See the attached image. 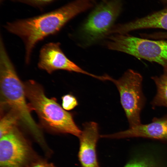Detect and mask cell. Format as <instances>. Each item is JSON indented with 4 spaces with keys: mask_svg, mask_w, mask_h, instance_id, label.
<instances>
[{
    "mask_svg": "<svg viewBox=\"0 0 167 167\" xmlns=\"http://www.w3.org/2000/svg\"><path fill=\"white\" fill-rule=\"evenodd\" d=\"M91 0L93 2V1H95V0ZM102 0V1H104V0Z\"/></svg>",
    "mask_w": 167,
    "mask_h": 167,
    "instance_id": "obj_20",
    "label": "cell"
},
{
    "mask_svg": "<svg viewBox=\"0 0 167 167\" xmlns=\"http://www.w3.org/2000/svg\"><path fill=\"white\" fill-rule=\"evenodd\" d=\"M121 0H105L90 13L80 29L82 39L89 45L109 33L121 11Z\"/></svg>",
    "mask_w": 167,
    "mask_h": 167,
    "instance_id": "obj_6",
    "label": "cell"
},
{
    "mask_svg": "<svg viewBox=\"0 0 167 167\" xmlns=\"http://www.w3.org/2000/svg\"><path fill=\"white\" fill-rule=\"evenodd\" d=\"M161 2L165 3H167V0H160Z\"/></svg>",
    "mask_w": 167,
    "mask_h": 167,
    "instance_id": "obj_19",
    "label": "cell"
},
{
    "mask_svg": "<svg viewBox=\"0 0 167 167\" xmlns=\"http://www.w3.org/2000/svg\"><path fill=\"white\" fill-rule=\"evenodd\" d=\"M27 167H56L52 163L49 162L46 160L40 157L36 159Z\"/></svg>",
    "mask_w": 167,
    "mask_h": 167,
    "instance_id": "obj_15",
    "label": "cell"
},
{
    "mask_svg": "<svg viewBox=\"0 0 167 167\" xmlns=\"http://www.w3.org/2000/svg\"><path fill=\"white\" fill-rule=\"evenodd\" d=\"M124 167H153L152 165L146 160H138L130 162Z\"/></svg>",
    "mask_w": 167,
    "mask_h": 167,
    "instance_id": "obj_16",
    "label": "cell"
},
{
    "mask_svg": "<svg viewBox=\"0 0 167 167\" xmlns=\"http://www.w3.org/2000/svg\"><path fill=\"white\" fill-rule=\"evenodd\" d=\"M92 2L91 0H75L46 13L8 23L5 27L24 41L25 61L28 63L32 51L39 41L58 32L71 19L91 7Z\"/></svg>",
    "mask_w": 167,
    "mask_h": 167,
    "instance_id": "obj_1",
    "label": "cell"
},
{
    "mask_svg": "<svg viewBox=\"0 0 167 167\" xmlns=\"http://www.w3.org/2000/svg\"><path fill=\"white\" fill-rule=\"evenodd\" d=\"M6 112L1 111L0 121V137L8 133L17 127L18 122L20 121L17 113L13 110L7 108Z\"/></svg>",
    "mask_w": 167,
    "mask_h": 167,
    "instance_id": "obj_13",
    "label": "cell"
},
{
    "mask_svg": "<svg viewBox=\"0 0 167 167\" xmlns=\"http://www.w3.org/2000/svg\"><path fill=\"white\" fill-rule=\"evenodd\" d=\"M24 84L30 109L36 112L45 129L54 133L79 137L82 131L75 123L72 114L64 109L56 99L47 97L42 86L35 81H27Z\"/></svg>",
    "mask_w": 167,
    "mask_h": 167,
    "instance_id": "obj_3",
    "label": "cell"
},
{
    "mask_svg": "<svg viewBox=\"0 0 167 167\" xmlns=\"http://www.w3.org/2000/svg\"><path fill=\"white\" fill-rule=\"evenodd\" d=\"M102 137L116 139L141 137L167 142V113L161 118H154L148 124L141 123L124 131L103 135Z\"/></svg>",
    "mask_w": 167,
    "mask_h": 167,
    "instance_id": "obj_9",
    "label": "cell"
},
{
    "mask_svg": "<svg viewBox=\"0 0 167 167\" xmlns=\"http://www.w3.org/2000/svg\"><path fill=\"white\" fill-rule=\"evenodd\" d=\"M29 4L41 6L48 4L54 0H19Z\"/></svg>",
    "mask_w": 167,
    "mask_h": 167,
    "instance_id": "obj_17",
    "label": "cell"
},
{
    "mask_svg": "<svg viewBox=\"0 0 167 167\" xmlns=\"http://www.w3.org/2000/svg\"><path fill=\"white\" fill-rule=\"evenodd\" d=\"M161 28L167 30V8L143 17L115 27L113 33L127 34L135 30Z\"/></svg>",
    "mask_w": 167,
    "mask_h": 167,
    "instance_id": "obj_11",
    "label": "cell"
},
{
    "mask_svg": "<svg viewBox=\"0 0 167 167\" xmlns=\"http://www.w3.org/2000/svg\"><path fill=\"white\" fill-rule=\"evenodd\" d=\"M59 43L51 42L43 46L40 53L38 66L48 73L62 70L80 73L103 80L104 76H98L82 69L65 55L60 48Z\"/></svg>",
    "mask_w": 167,
    "mask_h": 167,
    "instance_id": "obj_8",
    "label": "cell"
},
{
    "mask_svg": "<svg viewBox=\"0 0 167 167\" xmlns=\"http://www.w3.org/2000/svg\"><path fill=\"white\" fill-rule=\"evenodd\" d=\"M156 37L157 39L167 40V32H157Z\"/></svg>",
    "mask_w": 167,
    "mask_h": 167,
    "instance_id": "obj_18",
    "label": "cell"
},
{
    "mask_svg": "<svg viewBox=\"0 0 167 167\" xmlns=\"http://www.w3.org/2000/svg\"><path fill=\"white\" fill-rule=\"evenodd\" d=\"M156 88V94L151 102L153 107L164 106L167 108V67L163 68L162 73L151 78Z\"/></svg>",
    "mask_w": 167,
    "mask_h": 167,
    "instance_id": "obj_12",
    "label": "cell"
},
{
    "mask_svg": "<svg viewBox=\"0 0 167 167\" xmlns=\"http://www.w3.org/2000/svg\"><path fill=\"white\" fill-rule=\"evenodd\" d=\"M79 138L80 146L78 156L82 167H100L96 152L99 138L97 123L93 122L85 123Z\"/></svg>",
    "mask_w": 167,
    "mask_h": 167,
    "instance_id": "obj_10",
    "label": "cell"
},
{
    "mask_svg": "<svg viewBox=\"0 0 167 167\" xmlns=\"http://www.w3.org/2000/svg\"><path fill=\"white\" fill-rule=\"evenodd\" d=\"M62 100V107L66 110H71L78 105L76 98L70 94L63 96Z\"/></svg>",
    "mask_w": 167,
    "mask_h": 167,
    "instance_id": "obj_14",
    "label": "cell"
},
{
    "mask_svg": "<svg viewBox=\"0 0 167 167\" xmlns=\"http://www.w3.org/2000/svg\"><path fill=\"white\" fill-rule=\"evenodd\" d=\"M0 137V167H27L40 157L17 126Z\"/></svg>",
    "mask_w": 167,
    "mask_h": 167,
    "instance_id": "obj_7",
    "label": "cell"
},
{
    "mask_svg": "<svg viewBox=\"0 0 167 167\" xmlns=\"http://www.w3.org/2000/svg\"><path fill=\"white\" fill-rule=\"evenodd\" d=\"M1 106L11 109L18 115L20 122L41 147L46 143L41 130L33 119L26 101L23 83L4 47L0 49Z\"/></svg>",
    "mask_w": 167,
    "mask_h": 167,
    "instance_id": "obj_2",
    "label": "cell"
},
{
    "mask_svg": "<svg viewBox=\"0 0 167 167\" xmlns=\"http://www.w3.org/2000/svg\"><path fill=\"white\" fill-rule=\"evenodd\" d=\"M109 38L107 46L109 49L155 62L163 68L167 67L166 40H154L127 34H116Z\"/></svg>",
    "mask_w": 167,
    "mask_h": 167,
    "instance_id": "obj_4",
    "label": "cell"
},
{
    "mask_svg": "<svg viewBox=\"0 0 167 167\" xmlns=\"http://www.w3.org/2000/svg\"><path fill=\"white\" fill-rule=\"evenodd\" d=\"M119 92L122 105L130 127L141 124L140 114L146 102L143 92V77L132 69L126 71L118 79L111 78Z\"/></svg>",
    "mask_w": 167,
    "mask_h": 167,
    "instance_id": "obj_5",
    "label": "cell"
}]
</instances>
